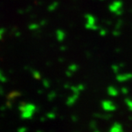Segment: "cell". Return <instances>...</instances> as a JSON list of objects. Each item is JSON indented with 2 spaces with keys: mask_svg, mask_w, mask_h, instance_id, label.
<instances>
[{
  "mask_svg": "<svg viewBox=\"0 0 132 132\" xmlns=\"http://www.w3.org/2000/svg\"><path fill=\"white\" fill-rule=\"evenodd\" d=\"M18 110L20 111L22 119H31L37 112V107L33 103L21 102L18 105Z\"/></svg>",
  "mask_w": 132,
  "mask_h": 132,
  "instance_id": "6da1fadb",
  "label": "cell"
},
{
  "mask_svg": "<svg viewBox=\"0 0 132 132\" xmlns=\"http://www.w3.org/2000/svg\"><path fill=\"white\" fill-rule=\"evenodd\" d=\"M100 105H101L102 109L106 112H113L117 110V105L112 101H111V100H102Z\"/></svg>",
  "mask_w": 132,
  "mask_h": 132,
  "instance_id": "7a4b0ae2",
  "label": "cell"
},
{
  "mask_svg": "<svg viewBox=\"0 0 132 132\" xmlns=\"http://www.w3.org/2000/svg\"><path fill=\"white\" fill-rule=\"evenodd\" d=\"M132 79V73H123V74H117L116 75V80L118 82H125Z\"/></svg>",
  "mask_w": 132,
  "mask_h": 132,
  "instance_id": "3957f363",
  "label": "cell"
},
{
  "mask_svg": "<svg viewBox=\"0 0 132 132\" xmlns=\"http://www.w3.org/2000/svg\"><path fill=\"white\" fill-rule=\"evenodd\" d=\"M123 4L122 1H120V0H116V1H113L112 4H111L109 6H108V9H109L110 12L114 14L118 10L123 8Z\"/></svg>",
  "mask_w": 132,
  "mask_h": 132,
  "instance_id": "277c9868",
  "label": "cell"
},
{
  "mask_svg": "<svg viewBox=\"0 0 132 132\" xmlns=\"http://www.w3.org/2000/svg\"><path fill=\"white\" fill-rule=\"evenodd\" d=\"M79 98V94H73L72 93V95L69 96L67 100H66V105L68 106H72V105H75V103L77 101V100Z\"/></svg>",
  "mask_w": 132,
  "mask_h": 132,
  "instance_id": "5b68a950",
  "label": "cell"
},
{
  "mask_svg": "<svg viewBox=\"0 0 132 132\" xmlns=\"http://www.w3.org/2000/svg\"><path fill=\"white\" fill-rule=\"evenodd\" d=\"M107 94L111 97H117L118 95V94H119V91H118V89L116 88V87L112 86V85H110L107 87Z\"/></svg>",
  "mask_w": 132,
  "mask_h": 132,
  "instance_id": "8992f818",
  "label": "cell"
},
{
  "mask_svg": "<svg viewBox=\"0 0 132 132\" xmlns=\"http://www.w3.org/2000/svg\"><path fill=\"white\" fill-rule=\"evenodd\" d=\"M123 125L120 123H117V122L112 123V125L109 129V132H123Z\"/></svg>",
  "mask_w": 132,
  "mask_h": 132,
  "instance_id": "52a82bcc",
  "label": "cell"
},
{
  "mask_svg": "<svg viewBox=\"0 0 132 132\" xmlns=\"http://www.w3.org/2000/svg\"><path fill=\"white\" fill-rule=\"evenodd\" d=\"M65 37H66V34L64 30H62V29H57L56 30V38L57 39V41L63 42L64 40Z\"/></svg>",
  "mask_w": 132,
  "mask_h": 132,
  "instance_id": "ba28073f",
  "label": "cell"
},
{
  "mask_svg": "<svg viewBox=\"0 0 132 132\" xmlns=\"http://www.w3.org/2000/svg\"><path fill=\"white\" fill-rule=\"evenodd\" d=\"M86 18V24H96V18L91 14H86L85 15Z\"/></svg>",
  "mask_w": 132,
  "mask_h": 132,
  "instance_id": "9c48e42d",
  "label": "cell"
},
{
  "mask_svg": "<svg viewBox=\"0 0 132 132\" xmlns=\"http://www.w3.org/2000/svg\"><path fill=\"white\" fill-rule=\"evenodd\" d=\"M94 118H101V119H105V120H109L112 118V114H100V113H95L94 114Z\"/></svg>",
  "mask_w": 132,
  "mask_h": 132,
  "instance_id": "30bf717a",
  "label": "cell"
},
{
  "mask_svg": "<svg viewBox=\"0 0 132 132\" xmlns=\"http://www.w3.org/2000/svg\"><path fill=\"white\" fill-rule=\"evenodd\" d=\"M59 3L57 1H54L52 2L51 4L48 5V7H47V10H48L49 12H52L54 11V10H56L57 9V7H59Z\"/></svg>",
  "mask_w": 132,
  "mask_h": 132,
  "instance_id": "8fae6325",
  "label": "cell"
},
{
  "mask_svg": "<svg viewBox=\"0 0 132 132\" xmlns=\"http://www.w3.org/2000/svg\"><path fill=\"white\" fill-rule=\"evenodd\" d=\"M20 95H21L20 92H18V91H13V92H11V93H10L9 95L7 96V100H14L15 98H17V97L20 96Z\"/></svg>",
  "mask_w": 132,
  "mask_h": 132,
  "instance_id": "7c38bea8",
  "label": "cell"
},
{
  "mask_svg": "<svg viewBox=\"0 0 132 132\" xmlns=\"http://www.w3.org/2000/svg\"><path fill=\"white\" fill-rule=\"evenodd\" d=\"M39 27H40L39 23L32 22V23H30V24L28 25V29L31 30V31H37V30H39Z\"/></svg>",
  "mask_w": 132,
  "mask_h": 132,
  "instance_id": "4fadbf2b",
  "label": "cell"
},
{
  "mask_svg": "<svg viewBox=\"0 0 132 132\" xmlns=\"http://www.w3.org/2000/svg\"><path fill=\"white\" fill-rule=\"evenodd\" d=\"M32 72V75H33V77L36 80H41L42 79V76H41V73L39 71L36 70H31Z\"/></svg>",
  "mask_w": 132,
  "mask_h": 132,
  "instance_id": "5bb4252c",
  "label": "cell"
},
{
  "mask_svg": "<svg viewBox=\"0 0 132 132\" xmlns=\"http://www.w3.org/2000/svg\"><path fill=\"white\" fill-rule=\"evenodd\" d=\"M89 128H90V130L93 131H97V132L100 131L98 129H97V122L95 120L90 121V123H89Z\"/></svg>",
  "mask_w": 132,
  "mask_h": 132,
  "instance_id": "9a60e30c",
  "label": "cell"
},
{
  "mask_svg": "<svg viewBox=\"0 0 132 132\" xmlns=\"http://www.w3.org/2000/svg\"><path fill=\"white\" fill-rule=\"evenodd\" d=\"M123 101H125V104L126 105V106L128 107L129 111L132 112V99H130V98H125Z\"/></svg>",
  "mask_w": 132,
  "mask_h": 132,
  "instance_id": "2e32d148",
  "label": "cell"
},
{
  "mask_svg": "<svg viewBox=\"0 0 132 132\" xmlns=\"http://www.w3.org/2000/svg\"><path fill=\"white\" fill-rule=\"evenodd\" d=\"M57 97V94L55 91H50V93L48 94V95H47V99H48L49 101H52V100H54L56 99Z\"/></svg>",
  "mask_w": 132,
  "mask_h": 132,
  "instance_id": "e0dca14e",
  "label": "cell"
},
{
  "mask_svg": "<svg viewBox=\"0 0 132 132\" xmlns=\"http://www.w3.org/2000/svg\"><path fill=\"white\" fill-rule=\"evenodd\" d=\"M85 28H87V29H88V30H94V31H95V30H98L100 27L97 24H94V25H92V24H85Z\"/></svg>",
  "mask_w": 132,
  "mask_h": 132,
  "instance_id": "ac0fdd59",
  "label": "cell"
},
{
  "mask_svg": "<svg viewBox=\"0 0 132 132\" xmlns=\"http://www.w3.org/2000/svg\"><path fill=\"white\" fill-rule=\"evenodd\" d=\"M78 65L76 64H71L69 65V67H68V70H70L71 72H73V73H75L76 72V71L78 70Z\"/></svg>",
  "mask_w": 132,
  "mask_h": 132,
  "instance_id": "d6986e66",
  "label": "cell"
},
{
  "mask_svg": "<svg viewBox=\"0 0 132 132\" xmlns=\"http://www.w3.org/2000/svg\"><path fill=\"white\" fill-rule=\"evenodd\" d=\"M46 117L47 119L53 120V119L56 118L57 115H56V113H55L54 112H47L46 114Z\"/></svg>",
  "mask_w": 132,
  "mask_h": 132,
  "instance_id": "ffe728a7",
  "label": "cell"
},
{
  "mask_svg": "<svg viewBox=\"0 0 132 132\" xmlns=\"http://www.w3.org/2000/svg\"><path fill=\"white\" fill-rule=\"evenodd\" d=\"M70 89L71 90V92H72L73 94H79L80 95V93H81V91L79 90L78 88H77V85H71L70 87Z\"/></svg>",
  "mask_w": 132,
  "mask_h": 132,
  "instance_id": "44dd1931",
  "label": "cell"
},
{
  "mask_svg": "<svg viewBox=\"0 0 132 132\" xmlns=\"http://www.w3.org/2000/svg\"><path fill=\"white\" fill-rule=\"evenodd\" d=\"M111 68H112V70L115 74H118V72H119V70H120V66H119V64H112Z\"/></svg>",
  "mask_w": 132,
  "mask_h": 132,
  "instance_id": "7402d4cb",
  "label": "cell"
},
{
  "mask_svg": "<svg viewBox=\"0 0 132 132\" xmlns=\"http://www.w3.org/2000/svg\"><path fill=\"white\" fill-rule=\"evenodd\" d=\"M42 84H43L44 88H50V86H51V82H50V81L48 80V79H46V78L42 80Z\"/></svg>",
  "mask_w": 132,
  "mask_h": 132,
  "instance_id": "603a6c76",
  "label": "cell"
},
{
  "mask_svg": "<svg viewBox=\"0 0 132 132\" xmlns=\"http://www.w3.org/2000/svg\"><path fill=\"white\" fill-rule=\"evenodd\" d=\"M99 33H100V36H105L107 34V29L105 28H99Z\"/></svg>",
  "mask_w": 132,
  "mask_h": 132,
  "instance_id": "cb8c5ba5",
  "label": "cell"
},
{
  "mask_svg": "<svg viewBox=\"0 0 132 132\" xmlns=\"http://www.w3.org/2000/svg\"><path fill=\"white\" fill-rule=\"evenodd\" d=\"M123 24V20H118V22L116 23L115 28H116V29H121V28H122Z\"/></svg>",
  "mask_w": 132,
  "mask_h": 132,
  "instance_id": "d4e9b609",
  "label": "cell"
},
{
  "mask_svg": "<svg viewBox=\"0 0 132 132\" xmlns=\"http://www.w3.org/2000/svg\"><path fill=\"white\" fill-rule=\"evenodd\" d=\"M0 81L1 82H6L7 81V77L4 76V74L2 73V71L0 70Z\"/></svg>",
  "mask_w": 132,
  "mask_h": 132,
  "instance_id": "484cf974",
  "label": "cell"
},
{
  "mask_svg": "<svg viewBox=\"0 0 132 132\" xmlns=\"http://www.w3.org/2000/svg\"><path fill=\"white\" fill-rule=\"evenodd\" d=\"M112 35L113 36H115V37H118V36H120V34H121V32H120V29H115L112 31Z\"/></svg>",
  "mask_w": 132,
  "mask_h": 132,
  "instance_id": "4316f807",
  "label": "cell"
},
{
  "mask_svg": "<svg viewBox=\"0 0 132 132\" xmlns=\"http://www.w3.org/2000/svg\"><path fill=\"white\" fill-rule=\"evenodd\" d=\"M115 15H117V16H120V15H122L123 14V8H121V9L119 10H118L117 11H116L115 13Z\"/></svg>",
  "mask_w": 132,
  "mask_h": 132,
  "instance_id": "83f0119b",
  "label": "cell"
},
{
  "mask_svg": "<svg viewBox=\"0 0 132 132\" xmlns=\"http://www.w3.org/2000/svg\"><path fill=\"white\" fill-rule=\"evenodd\" d=\"M120 91H121V93H122L123 94H125V95L129 94V89L126 88V87H123V88H121Z\"/></svg>",
  "mask_w": 132,
  "mask_h": 132,
  "instance_id": "f1b7e54d",
  "label": "cell"
},
{
  "mask_svg": "<svg viewBox=\"0 0 132 132\" xmlns=\"http://www.w3.org/2000/svg\"><path fill=\"white\" fill-rule=\"evenodd\" d=\"M5 105H6L7 108H12V101L11 100H7V102H6V104H5Z\"/></svg>",
  "mask_w": 132,
  "mask_h": 132,
  "instance_id": "f546056e",
  "label": "cell"
},
{
  "mask_svg": "<svg viewBox=\"0 0 132 132\" xmlns=\"http://www.w3.org/2000/svg\"><path fill=\"white\" fill-rule=\"evenodd\" d=\"M77 88H78V89L80 90L81 92H82L84 89H85V86L83 85V84H81V83H80V84H78L77 85Z\"/></svg>",
  "mask_w": 132,
  "mask_h": 132,
  "instance_id": "4dcf8cb0",
  "label": "cell"
},
{
  "mask_svg": "<svg viewBox=\"0 0 132 132\" xmlns=\"http://www.w3.org/2000/svg\"><path fill=\"white\" fill-rule=\"evenodd\" d=\"M28 130V128L27 127H19L17 129V131L18 132H26Z\"/></svg>",
  "mask_w": 132,
  "mask_h": 132,
  "instance_id": "1f68e13d",
  "label": "cell"
},
{
  "mask_svg": "<svg viewBox=\"0 0 132 132\" xmlns=\"http://www.w3.org/2000/svg\"><path fill=\"white\" fill-rule=\"evenodd\" d=\"M73 74H74L73 72H71V71H70V70H67L65 71V75L67 76L68 77H71V76H73Z\"/></svg>",
  "mask_w": 132,
  "mask_h": 132,
  "instance_id": "d6a6232c",
  "label": "cell"
},
{
  "mask_svg": "<svg viewBox=\"0 0 132 132\" xmlns=\"http://www.w3.org/2000/svg\"><path fill=\"white\" fill-rule=\"evenodd\" d=\"M4 33H5V28H0V39H2Z\"/></svg>",
  "mask_w": 132,
  "mask_h": 132,
  "instance_id": "836d02e7",
  "label": "cell"
},
{
  "mask_svg": "<svg viewBox=\"0 0 132 132\" xmlns=\"http://www.w3.org/2000/svg\"><path fill=\"white\" fill-rule=\"evenodd\" d=\"M71 120H72L73 122H77L78 117H77V116H76V115H72V116H71Z\"/></svg>",
  "mask_w": 132,
  "mask_h": 132,
  "instance_id": "e575fe53",
  "label": "cell"
},
{
  "mask_svg": "<svg viewBox=\"0 0 132 132\" xmlns=\"http://www.w3.org/2000/svg\"><path fill=\"white\" fill-rule=\"evenodd\" d=\"M46 24V20H43V21H41L40 22H39V25H40V27L41 26H45Z\"/></svg>",
  "mask_w": 132,
  "mask_h": 132,
  "instance_id": "d590c367",
  "label": "cell"
},
{
  "mask_svg": "<svg viewBox=\"0 0 132 132\" xmlns=\"http://www.w3.org/2000/svg\"><path fill=\"white\" fill-rule=\"evenodd\" d=\"M4 88L0 86V95H4Z\"/></svg>",
  "mask_w": 132,
  "mask_h": 132,
  "instance_id": "8d00e7d4",
  "label": "cell"
},
{
  "mask_svg": "<svg viewBox=\"0 0 132 132\" xmlns=\"http://www.w3.org/2000/svg\"><path fill=\"white\" fill-rule=\"evenodd\" d=\"M66 49H67V47L64 46H62L61 47H60V50H61V51H63V52H64Z\"/></svg>",
  "mask_w": 132,
  "mask_h": 132,
  "instance_id": "74e56055",
  "label": "cell"
},
{
  "mask_svg": "<svg viewBox=\"0 0 132 132\" xmlns=\"http://www.w3.org/2000/svg\"><path fill=\"white\" fill-rule=\"evenodd\" d=\"M21 34H22V33H21V32H16V33L15 34V35L16 36V37H20Z\"/></svg>",
  "mask_w": 132,
  "mask_h": 132,
  "instance_id": "f35d334b",
  "label": "cell"
},
{
  "mask_svg": "<svg viewBox=\"0 0 132 132\" xmlns=\"http://www.w3.org/2000/svg\"><path fill=\"white\" fill-rule=\"evenodd\" d=\"M46 119H47L46 117H42V118H40V121H42V122H44V121H46Z\"/></svg>",
  "mask_w": 132,
  "mask_h": 132,
  "instance_id": "ab89813d",
  "label": "cell"
},
{
  "mask_svg": "<svg viewBox=\"0 0 132 132\" xmlns=\"http://www.w3.org/2000/svg\"><path fill=\"white\" fill-rule=\"evenodd\" d=\"M70 84L66 83L65 85H64V88H70Z\"/></svg>",
  "mask_w": 132,
  "mask_h": 132,
  "instance_id": "60d3db41",
  "label": "cell"
},
{
  "mask_svg": "<svg viewBox=\"0 0 132 132\" xmlns=\"http://www.w3.org/2000/svg\"><path fill=\"white\" fill-rule=\"evenodd\" d=\"M5 108H7V107H6V105H4V106L0 107V110H1V111H4V110H5Z\"/></svg>",
  "mask_w": 132,
  "mask_h": 132,
  "instance_id": "b9f144b4",
  "label": "cell"
},
{
  "mask_svg": "<svg viewBox=\"0 0 132 132\" xmlns=\"http://www.w3.org/2000/svg\"><path fill=\"white\" fill-rule=\"evenodd\" d=\"M120 66V68H122V67H125V64H123V63H121V64H119Z\"/></svg>",
  "mask_w": 132,
  "mask_h": 132,
  "instance_id": "7bdbcfd3",
  "label": "cell"
},
{
  "mask_svg": "<svg viewBox=\"0 0 132 132\" xmlns=\"http://www.w3.org/2000/svg\"><path fill=\"white\" fill-rule=\"evenodd\" d=\"M38 93H39V94H42V93H43V91H42V90H39V91H38Z\"/></svg>",
  "mask_w": 132,
  "mask_h": 132,
  "instance_id": "ee69618b",
  "label": "cell"
},
{
  "mask_svg": "<svg viewBox=\"0 0 132 132\" xmlns=\"http://www.w3.org/2000/svg\"><path fill=\"white\" fill-rule=\"evenodd\" d=\"M100 1H103V0H100Z\"/></svg>",
  "mask_w": 132,
  "mask_h": 132,
  "instance_id": "f6af8a7d",
  "label": "cell"
}]
</instances>
